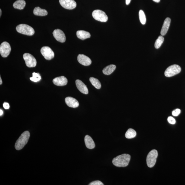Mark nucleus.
I'll use <instances>...</instances> for the list:
<instances>
[{
	"label": "nucleus",
	"mask_w": 185,
	"mask_h": 185,
	"mask_svg": "<svg viewBox=\"0 0 185 185\" xmlns=\"http://www.w3.org/2000/svg\"><path fill=\"white\" fill-rule=\"evenodd\" d=\"M90 81L91 84L96 89H99L101 87V85L98 80L93 77H91L90 78Z\"/></svg>",
	"instance_id": "obj_22"
},
{
	"label": "nucleus",
	"mask_w": 185,
	"mask_h": 185,
	"mask_svg": "<svg viewBox=\"0 0 185 185\" xmlns=\"http://www.w3.org/2000/svg\"><path fill=\"white\" fill-rule=\"evenodd\" d=\"M181 67L179 65H174L170 66L165 71V75L166 77H170L179 74L181 72Z\"/></svg>",
	"instance_id": "obj_5"
},
{
	"label": "nucleus",
	"mask_w": 185,
	"mask_h": 185,
	"mask_svg": "<svg viewBox=\"0 0 185 185\" xmlns=\"http://www.w3.org/2000/svg\"><path fill=\"white\" fill-rule=\"evenodd\" d=\"M76 34L78 38L82 40L89 38L91 37V35L90 33L85 31H78L77 32Z\"/></svg>",
	"instance_id": "obj_18"
},
{
	"label": "nucleus",
	"mask_w": 185,
	"mask_h": 185,
	"mask_svg": "<svg viewBox=\"0 0 185 185\" xmlns=\"http://www.w3.org/2000/svg\"><path fill=\"white\" fill-rule=\"evenodd\" d=\"M59 3L63 8L69 10L75 8L77 3L74 0H59Z\"/></svg>",
	"instance_id": "obj_10"
},
{
	"label": "nucleus",
	"mask_w": 185,
	"mask_h": 185,
	"mask_svg": "<svg viewBox=\"0 0 185 185\" xmlns=\"http://www.w3.org/2000/svg\"><path fill=\"white\" fill-rule=\"evenodd\" d=\"M41 53L45 59L47 60H51L54 57V51L48 46L42 47L41 50Z\"/></svg>",
	"instance_id": "obj_9"
},
{
	"label": "nucleus",
	"mask_w": 185,
	"mask_h": 185,
	"mask_svg": "<svg viewBox=\"0 0 185 185\" xmlns=\"http://www.w3.org/2000/svg\"><path fill=\"white\" fill-rule=\"evenodd\" d=\"M181 113V110L179 109H176L172 111V115L174 116H177Z\"/></svg>",
	"instance_id": "obj_27"
},
{
	"label": "nucleus",
	"mask_w": 185,
	"mask_h": 185,
	"mask_svg": "<svg viewBox=\"0 0 185 185\" xmlns=\"http://www.w3.org/2000/svg\"><path fill=\"white\" fill-rule=\"evenodd\" d=\"M89 185H104L102 182L99 181H95L92 182L89 184Z\"/></svg>",
	"instance_id": "obj_29"
},
{
	"label": "nucleus",
	"mask_w": 185,
	"mask_h": 185,
	"mask_svg": "<svg viewBox=\"0 0 185 185\" xmlns=\"http://www.w3.org/2000/svg\"><path fill=\"white\" fill-rule=\"evenodd\" d=\"M139 16L140 21L142 25L145 24L146 22V18L145 14L144 11L142 10H140L139 12Z\"/></svg>",
	"instance_id": "obj_25"
},
{
	"label": "nucleus",
	"mask_w": 185,
	"mask_h": 185,
	"mask_svg": "<svg viewBox=\"0 0 185 185\" xmlns=\"http://www.w3.org/2000/svg\"><path fill=\"white\" fill-rule=\"evenodd\" d=\"M131 0H125V3L127 5H128L131 2Z\"/></svg>",
	"instance_id": "obj_31"
},
{
	"label": "nucleus",
	"mask_w": 185,
	"mask_h": 185,
	"mask_svg": "<svg viewBox=\"0 0 185 185\" xmlns=\"http://www.w3.org/2000/svg\"><path fill=\"white\" fill-rule=\"evenodd\" d=\"M153 1H154L156 2V3H159L160 1V0H153Z\"/></svg>",
	"instance_id": "obj_33"
},
{
	"label": "nucleus",
	"mask_w": 185,
	"mask_h": 185,
	"mask_svg": "<svg viewBox=\"0 0 185 185\" xmlns=\"http://www.w3.org/2000/svg\"><path fill=\"white\" fill-rule=\"evenodd\" d=\"M23 58L25 61L26 66L29 68L34 67L37 65V62L34 57L29 53L23 54Z\"/></svg>",
	"instance_id": "obj_7"
},
{
	"label": "nucleus",
	"mask_w": 185,
	"mask_h": 185,
	"mask_svg": "<svg viewBox=\"0 0 185 185\" xmlns=\"http://www.w3.org/2000/svg\"><path fill=\"white\" fill-rule=\"evenodd\" d=\"M84 141L85 145H86L87 148L90 149H92L94 148L95 147V144L93 139L89 135H87V136H85L84 138Z\"/></svg>",
	"instance_id": "obj_17"
},
{
	"label": "nucleus",
	"mask_w": 185,
	"mask_h": 185,
	"mask_svg": "<svg viewBox=\"0 0 185 185\" xmlns=\"http://www.w3.org/2000/svg\"><path fill=\"white\" fill-rule=\"evenodd\" d=\"M11 51V47L8 42H4L0 46V53L3 57H7L9 55Z\"/></svg>",
	"instance_id": "obj_8"
},
{
	"label": "nucleus",
	"mask_w": 185,
	"mask_h": 185,
	"mask_svg": "<svg viewBox=\"0 0 185 185\" xmlns=\"http://www.w3.org/2000/svg\"><path fill=\"white\" fill-rule=\"evenodd\" d=\"M30 137L29 132L25 131L23 133L16 142L15 144L16 149L17 150H20L22 149L27 143Z\"/></svg>",
	"instance_id": "obj_2"
},
{
	"label": "nucleus",
	"mask_w": 185,
	"mask_h": 185,
	"mask_svg": "<svg viewBox=\"0 0 185 185\" xmlns=\"http://www.w3.org/2000/svg\"><path fill=\"white\" fill-rule=\"evenodd\" d=\"M170 22L171 19L169 18H167L165 19L160 32V34L162 36H164L166 34L170 27Z\"/></svg>",
	"instance_id": "obj_16"
},
{
	"label": "nucleus",
	"mask_w": 185,
	"mask_h": 185,
	"mask_svg": "<svg viewBox=\"0 0 185 185\" xmlns=\"http://www.w3.org/2000/svg\"><path fill=\"white\" fill-rule=\"evenodd\" d=\"M2 11L1 9H0V16H1V15Z\"/></svg>",
	"instance_id": "obj_35"
},
{
	"label": "nucleus",
	"mask_w": 185,
	"mask_h": 185,
	"mask_svg": "<svg viewBox=\"0 0 185 185\" xmlns=\"http://www.w3.org/2000/svg\"><path fill=\"white\" fill-rule=\"evenodd\" d=\"M2 84V81L1 79V78H0V84L1 85Z\"/></svg>",
	"instance_id": "obj_34"
},
{
	"label": "nucleus",
	"mask_w": 185,
	"mask_h": 185,
	"mask_svg": "<svg viewBox=\"0 0 185 185\" xmlns=\"http://www.w3.org/2000/svg\"><path fill=\"white\" fill-rule=\"evenodd\" d=\"M75 84L78 89L81 92L84 94H88V90L86 85L81 81L77 80H76Z\"/></svg>",
	"instance_id": "obj_14"
},
{
	"label": "nucleus",
	"mask_w": 185,
	"mask_h": 185,
	"mask_svg": "<svg viewBox=\"0 0 185 185\" xmlns=\"http://www.w3.org/2000/svg\"><path fill=\"white\" fill-rule=\"evenodd\" d=\"M34 13L35 15L40 16H46L48 14V12L46 10L42 9L39 7H36L34 8Z\"/></svg>",
	"instance_id": "obj_19"
},
{
	"label": "nucleus",
	"mask_w": 185,
	"mask_h": 185,
	"mask_svg": "<svg viewBox=\"0 0 185 185\" xmlns=\"http://www.w3.org/2000/svg\"><path fill=\"white\" fill-rule=\"evenodd\" d=\"M66 103L70 107L75 108L79 106V102L76 99L71 97H68L65 99Z\"/></svg>",
	"instance_id": "obj_15"
},
{
	"label": "nucleus",
	"mask_w": 185,
	"mask_h": 185,
	"mask_svg": "<svg viewBox=\"0 0 185 185\" xmlns=\"http://www.w3.org/2000/svg\"><path fill=\"white\" fill-rule=\"evenodd\" d=\"M16 29L18 33L28 36H32L35 33L34 28L31 26L24 24L18 25L16 27Z\"/></svg>",
	"instance_id": "obj_3"
},
{
	"label": "nucleus",
	"mask_w": 185,
	"mask_h": 185,
	"mask_svg": "<svg viewBox=\"0 0 185 185\" xmlns=\"http://www.w3.org/2000/svg\"><path fill=\"white\" fill-rule=\"evenodd\" d=\"M53 36L57 41L61 43L65 42L66 37L64 33L59 29L54 30L53 33Z\"/></svg>",
	"instance_id": "obj_11"
},
{
	"label": "nucleus",
	"mask_w": 185,
	"mask_h": 185,
	"mask_svg": "<svg viewBox=\"0 0 185 185\" xmlns=\"http://www.w3.org/2000/svg\"><path fill=\"white\" fill-rule=\"evenodd\" d=\"M3 113V111L1 110H0V116H1Z\"/></svg>",
	"instance_id": "obj_32"
},
{
	"label": "nucleus",
	"mask_w": 185,
	"mask_h": 185,
	"mask_svg": "<svg viewBox=\"0 0 185 185\" xmlns=\"http://www.w3.org/2000/svg\"><path fill=\"white\" fill-rule=\"evenodd\" d=\"M32 75V77L30 78V79L33 82H39L41 79V76L39 73L33 72Z\"/></svg>",
	"instance_id": "obj_26"
},
{
	"label": "nucleus",
	"mask_w": 185,
	"mask_h": 185,
	"mask_svg": "<svg viewBox=\"0 0 185 185\" xmlns=\"http://www.w3.org/2000/svg\"><path fill=\"white\" fill-rule=\"evenodd\" d=\"M116 66L114 65H110L107 66L103 70L104 74L109 75L111 74L115 70Z\"/></svg>",
	"instance_id": "obj_21"
},
{
	"label": "nucleus",
	"mask_w": 185,
	"mask_h": 185,
	"mask_svg": "<svg viewBox=\"0 0 185 185\" xmlns=\"http://www.w3.org/2000/svg\"><path fill=\"white\" fill-rule=\"evenodd\" d=\"M3 107L6 109V110H8L9 108H10V106H9V104L7 103L4 102L3 104Z\"/></svg>",
	"instance_id": "obj_30"
},
{
	"label": "nucleus",
	"mask_w": 185,
	"mask_h": 185,
	"mask_svg": "<svg viewBox=\"0 0 185 185\" xmlns=\"http://www.w3.org/2000/svg\"><path fill=\"white\" fill-rule=\"evenodd\" d=\"M131 159L129 154H123L114 158L113 160V164L117 167H125L128 165Z\"/></svg>",
	"instance_id": "obj_1"
},
{
	"label": "nucleus",
	"mask_w": 185,
	"mask_h": 185,
	"mask_svg": "<svg viewBox=\"0 0 185 185\" xmlns=\"http://www.w3.org/2000/svg\"><path fill=\"white\" fill-rule=\"evenodd\" d=\"M164 41V38L162 36H160L156 40L155 43V47L156 49L160 48Z\"/></svg>",
	"instance_id": "obj_24"
},
{
	"label": "nucleus",
	"mask_w": 185,
	"mask_h": 185,
	"mask_svg": "<svg viewBox=\"0 0 185 185\" xmlns=\"http://www.w3.org/2000/svg\"><path fill=\"white\" fill-rule=\"evenodd\" d=\"M26 5L25 1L24 0H18L13 4V7L16 9L22 10L24 8Z\"/></svg>",
	"instance_id": "obj_20"
},
{
	"label": "nucleus",
	"mask_w": 185,
	"mask_h": 185,
	"mask_svg": "<svg viewBox=\"0 0 185 185\" xmlns=\"http://www.w3.org/2000/svg\"><path fill=\"white\" fill-rule=\"evenodd\" d=\"M157 156L158 152L155 149L149 152L146 158L147 164L149 167H153L155 165Z\"/></svg>",
	"instance_id": "obj_4"
},
{
	"label": "nucleus",
	"mask_w": 185,
	"mask_h": 185,
	"mask_svg": "<svg viewBox=\"0 0 185 185\" xmlns=\"http://www.w3.org/2000/svg\"><path fill=\"white\" fill-rule=\"evenodd\" d=\"M92 15L96 20L101 22H106L108 17L104 12L100 10H96L92 12Z\"/></svg>",
	"instance_id": "obj_6"
},
{
	"label": "nucleus",
	"mask_w": 185,
	"mask_h": 185,
	"mask_svg": "<svg viewBox=\"0 0 185 185\" xmlns=\"http://www.w3.org/2000/svg\"><path fill=\"white\" fill-rule=\"evenodd\" d=\"M168 121L169 123L171 124L174 125L176 122V121H175V119L170 116V117H168Z\"/></svg>",
	"instance_id": "obj_28"
},
{
	"label": "nucleus",
	"mask_w": 185,
	"mask_h": 185,
	"mask_svg": "<svg viewBox=\"0 0 185 185\" xmlns=\"http://www.w3.org/2000/svg\"><path fill=\"white\" fill-rule=\"evenodd\" d=\"M137 133L134 130L132 129H129L125 134V137L128 139H131L136 137Z\"/></svg>",
	"instance_id": "obj_23"
},
{
	"label": "nucleus",
	"mask_w": 185,
	"mask_h": 185,
	"mask_svg": "<svg viewBox=\"0 0 185 185\" xmlns=\"http://www.w3.org/2000/svg\"><path fill=\"white\" fill-rule=\"evenodd\" d=\"M53 82V84L57 86H63L67 85L68 80L66 78L62 76L54 78Z\"/></svg>",
	"instance_id": "obj_13"
},
{
	"label": "nucleus",
	"mask_w": 185,
	"mask_h": 185,
	"mask_svg": "<svg viewBox=\"0 0 185 185\" xmlns=\"http://www.w3.org/2000/svg\"><path fill=\"white\" fill-rule=\"evenodd\" d=\"M78 60L81 65L89 66L91 65L92 61L89 57L83 54H79L78 56Z\"/></svg>",
	"instance_id": "obj_12"
}]
</instances>
